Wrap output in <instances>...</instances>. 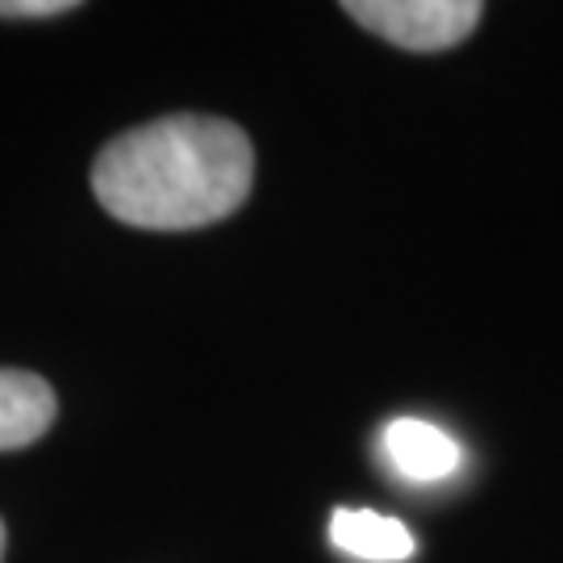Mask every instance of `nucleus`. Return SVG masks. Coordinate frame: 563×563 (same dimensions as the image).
<instances>
[{"label":"nucleus","mask_w":563,"mask_h":563,"mask_svg":"<svg viewBox=\"0 0 563 563\" xmlns=\"http://www.w3.org/2000/svg\"><path fill=\"white\" fill-rule=\"evenodd\" d=\"M255 180V151L234 121L180 113L125 130L97 155L92 192L139 230H201L230 218Z\"/></svg>","instance_id":"f257e3e1"},{"label":"nucleus","mask_w":563,"mask_h":563,"mask_svg":"<svg viewBox=\"0 0 563 563\" xmlns=\"http://www.w3.org/2000/svg\"><path fill=\"white\" fill-rule=\"evenodd\" d=\"M346 18L405 51L460 46L484 18L476 0H346Z\"/></svg>","instance_id":"f03ea898"},{"label":"nucleus","mask_w":563,"mask_h":563,"mask_svg":"<svg viewBox=\"0 0 563 563\" xmlns=\"http://www.w3.org/2000/svg\"><path fill=\"white\" fill-rule=\"evenodd\" d=\"M384 455L401 472L405 481H446L460 467V443L443 426H430L422 418H393L384 426Z\"/></svg>","instance_id":"7ed1b4c3"},{"label":"nucleus","mask_w":563,"mask_h":563,"mask_svg":"<svg viewBox=\"0 0 563 563\" xmlns=\"http://www.w3.org/2000/svg\"><path fill=\"white\" fill-rule=\"evenodd\" d=\"M55 413H59V401L42 376L0 367V451H21V446L38 443L55 426Z\"/></svg>","instance_id":"20e7f679"},{"label":"nucleus","mask_w":563,"mask_h":563,"mask_svg":"<svg viewBox=\"0 0 563 563\" xmlns=\"http://www.w3.org/2000/svg\"><path fill=\"white\" fill-rule=\"evenodd\" d=\"M330 539L346 555H360L372 563H401L413 555V534L388 514L376 509H339L330 518Z\"/></svg>","instance_id":"39448f33"},{"label":"nucleus","mask_w":563,"mask_h":563,"mask_svg":"<svg viewBox=\"0 0 563 563\" xmlns=\"http://www.w3.org/2000/svg\"><path fill=\"white\" fill-rule=\"evenodd\" d=\"M71 9V0H0V18H55Z\"/></svg>","instance_id":"423d86ee"},{"label":"nucleus","mask_w":563,"mask_h":563,"mask_svg":"<svg viewBox=\"0 0 563 563\" xmlns=\"http://www.w3.org/2000/svg\"><path fill=\"white\" fill-rule=\"evenodd\" d=\"M0 560H4V522H0Z\"/></svg>","instance_id":"0eeeda50"}]
</instances>
